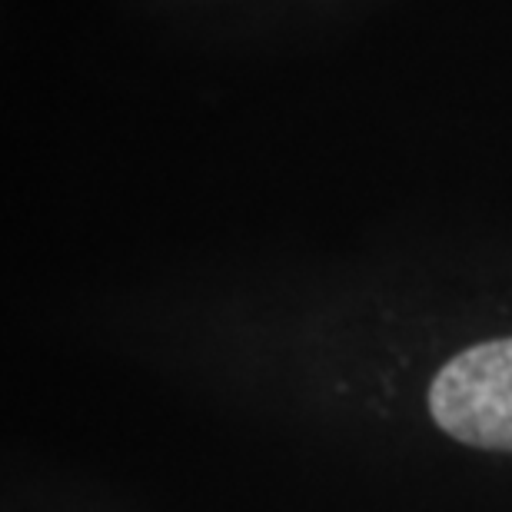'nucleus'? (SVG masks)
Returning <instances> with one entry per match:
<instances>
[{
    "label": "nucleus",
    "mask_w": 512,
    "mask_h": 512,
    "mask_svg": "<svg viewBox=\"0 0 512 512\" xmlns=\"http://www.w3.org/2000/svg\"><path fill=\"white\" fill-rule=\"evenodd\" d=\"M429 413L459 443L512 453V340L453 356L429 386Z\"/></svg>",
    "instance_id": "f257e3e1"
}]
</instances>
